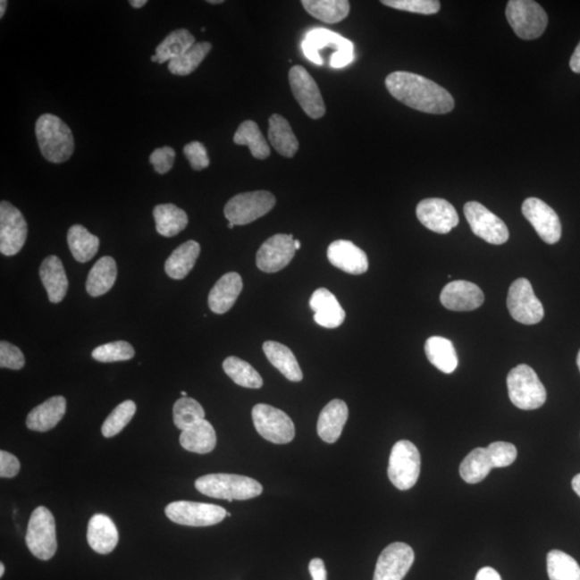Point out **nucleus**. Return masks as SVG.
<instances>
[{
	"label": "nucleus",
	"mask_w": 580,
	"mask_h": 580,
	"mask_svg": "<svg viewBox=\"0 0 580 580\" xmlns=\"http://www.w3.org/2000/svg\"><path fill=\"white\" fill-rule=\"evenodd\" d=\"M475 580H502L496 569L486 567L478 571Z\"/></svg>",
	"instance_id": "53"
},
{
	"label": "nucleus",
	"mask_w": 580,
	"mask_h": 580,
	"mask_svg": "<svg viewBox=\"0 0 580 580\" xmlns=\"http://www.w3.org/2000/svg\"><path fill=\"white\" fill-rule=\"evenodd\" d=\"M26 545L36 558L50 560L57 551L56 524L55 516L45 507L37 508L30 516Z\"/></svg>",
	"instance_id": "6"
},
{
	"label": "nucleus",
	"mask_w": 580,
	"mask_h": 580,
	"mask_svg": "<svg viewBox=\"0 0 580 580\" xmlns=\"http://www.w3.org/2000/svg\"><path fill=\"white\" fill-rule=\"evenodd\" d=\"M88 542L90 548L100 555H108L119 542V532L109 516L96 514L88 526Z\"/></svg>",
	"instance_id": "23"
},
{
	"label": "nucleus",
	"mask_w": 580,
	"mask_h": 580,
	"mask_svg": "<svg viewBox=\"0 0 580 580\" xmlns=\"http://www.w3.org/2000/svg\"><path fill=\"white\" fill-rule=\"evenodd\" d=\"M289 79L292 94L305 113L313 120L322 119L326 114V105L315 80L302 66L292 67Z\"/></svg>",
	"instance_id": "15"
},
{
	"label": "nucleus",
	"mask_w": 580,
	"mask_h": 580,
	"mask_svg": "<svg viewBox=\"0 0 580 580\" xmlns=\"http://www.w3.org/2000/svg\"><path fill=\"white\" fill-rule=\"evenodd\" d=\"M21 463L17 457L8 451H0V476L13 478L19 475Z\"/></svg>",
	"instance_id": "51"
},
{
	"label": "nucleus",
	"mask_w": 580,
	"mask_h": 580,
	"mask_svg": "<svg viewBox=\"0 0 580 580\" xmlns=\"http://www.w3.org/2000/svg\"><path fill=\"white\" fill-rule=\"evenodd\" d=\"M487 449L491 452L494 467H507L517 458V450L507 441H494Z\"/></svg>",
	"instance_id": "47"
},
{
	"label": "nucleus",
	"mask_w": 580,
	"mask_h": 580,
	"mask_svg": "<svg viewBox=\"0 0 580 580\" xmlns=\"http://www.w3.org/2000/svg\"><path fill=\"white\" fill-rule=\"evenodd\" d=\"M167 517L173 523L189 526H209L220 524L228 516L218 505L178 501L166 508Z\"/></svg>",
	"instance_id": "12"
},
{
	"label": "nucleus",
	"mask_w": 580,
	"mask_h": 580,
	"mask_svg": "<svg viewBox=\"0 0 580 580\" xmlns=\"http://www.w3.org/2000/svg\"><path fill=\"white\" fill-rule=\"evenodd\" d=\"M494 469L491 452L487 447H478L465 458L460 466V476L467 483H477L485 480Z\"/></svg>",
	"instance_id": "36"
},
{
	"label": "nucleus",
	"mask_w": 580,
	"mask_h": 580,
	"mask_svg": "<svg viewBox=\"0 0 580 580\" xmlns=\"http://www.w3.org/2000/svg\"><path fill=\"white\" fill-rule=\"evenodd\" d=\"M415 560L412 547L406 542H392L377 560L374 580H403Z\"/></svg>",
	"instance_id": "17"
},
{
	"label": "nucleus",
	"mask_w": 580,
	"mask_h": 580,
	"mask_svg": "<svg viewBox=\"0 0 580 580\" xmlns=\"http://www.w3.org/2000/svg\"><path fill=\"white\" fill-rule=\"evenodd\" d=\"M308 571H310L313 580H327L326 567H324L322 559H312L310 564H308Z\"/></svg>",
	"instance_id": "52"
},
{
	"label": "nucleus",
	"mask_w": 580,
	"mask_h": 580,
	"mask_svg": "<svg viewBox=\"0 0 580 580\" xmlns=\"http://www.w3.org/2000/svg\"><path fill=\"white\" fill-rule=\"evenodd\" d=\"M268 137L271 145L282 156L291 158L299 150V142L284 116L273 114L269 119Z\"/></svg>",
	"instance_id": "28"
},
{
	"label": "nucleus",
	"mask_w": 580,
	"mask_h": 580,
	"mask_svg": "<svg viewBox=\"0 0 580 580\" xmlns=\"http://www.w3.org/2000/svg\"><path fill=\"white\" fill-rule=\"evenodd\" d=\"M242 290L243 281L240 274L229 273L223 275L210 291V310L220 315L231 310Z\"/></svg>",
	"instance_id": "24"
},
{
	"label": "nucleus",
	"mask_w": 580,
	"mask_h": 580,
	"mask_svg": "<svg viewBox=\"0 0 580 580\" xmlns=\"http://www.w3.org/2000/svg\"><path fill=\"white\" fill-rule=\"evenodd\" d=\"M508 390L510 401L524 411L544 406L547 392L536 372L526 365H519L508 375Z\"/></svg>",
	"instance_id": "5"
},
{
	"label": "nucleus",
	"mask_w": 580,
	"mask_h": 580,
	"mask_svg": "<svg viewBox=\"0 0 580 580\" xmlns=\"http://www.w3.org/2000/svg\"><path fill=\"white\" fill-rule=\"evenodd\" d=\"M382 4L401 12L424 15L438 13L441 9V3L436 0H382Z\"/></svg>",
	"instance_id": "46"
},
{
	"label": "nucleus",
	"mask_w": 580,
	"mask_h": 580,
	"mask_svg": "<svg viewBox=\"0 0 580 580\" xmlns=\"http://www.w3.org/2000/svg\"><path fill=\"white\" fill-rule=\"evenodd\" d=\"M118 278V265L110 256L100 258L90 269L87 280V290L92 297L106 294Z\"/></svg>",
	"instance_id": "32"
},
{
	"label": "nucleus",
	"mask_w": 580,
	"mask_h": 580,
	"mask_svg": "<svg viewBox=\"0 0 580 580\" xmlns=\"http://www.w3.org/2000/svg\"><path fill=\"white\" fill-rule=\"evenodd\" d=\"M130 4H131L132 7L136 9H140L142 7H145L147 2V0H131Z\"/></svg>",
	"instance_id": "56"
},
{
	"label": "nucleus",
	"mask_w": 580,
	"mask_h": 580,
	"mask_svg": "<svg viewBox=\"0 0 580 580\" xmlns=\"http://www.w3.org/2000/svg\"><path fill=\"white\" fill-rule=\"evenodd\" d=\"M507 18L515 34L524 40L540 38L548 25L545 10L534 0H510Z\"/></svg>",
	"instance_id": "7"
},
{
	"label": "nucleus",
	"mask_w": 580,
	"mask_h": 580,
	"mask_svg": "<svg viewBox=\"0 0 580 580\" xmlns=\"http://www.w3.org/2000/svg\"><path fill=\"white\" fill-rule=\"evenodd\" d=\"M577 366H578V369L580 371V350H579V353L577 355Z\"/></svg>",
	"instance_id": "61"
},
{
	"label": "nucleus",
	"mask_w": 580,
	"mask_h": 580,
	"mask_svg": "<svg viewBox=\"0 0 580 580\" xmlns=\"http://www.w3.org/2000/svg\"><path fill=\"white\" fill-rule=\"evenodd\" d=\"M424 352L431 364L443 374L456 371L458 357L454 344L443 337H431L425 340Z\"/></svg>",
	"instance_id": "33"
},
{
	"label": "nucleus",
	"mask_w": 580,
	"mask_h": 580,
	"mask_svg": "<svg viewBox=\"0 0 580 580\" xmlns=\"http://www.w3.org/2000/svg\"><path fill=\"white\" fill-rule=\"evenodd\" d=\"M135 349L132 345L125 340L106 343L98 346L93 350L92 357L100 363H118L134 358Z\"/></svg>",
	"instance_id": "45"
},
{
	"label": "nucleus",
	"mask_w": 580,
	"mask_h": 580,
	"mask_svg": "<svg viewBox=\"0 0 580 580\" xmlns=\"http://www.w3.org/2000/svg\"><path fill=\"white\" fill-rule=\"evenodd\" d=\"M4 563H0V577H3V576H4Z\"/></svg>",
	"instance_id": "59"
},
{
	"label": "nucleus",
	"mask_w": 580,
	"mask_h": 580,
	"mask_svg": "<svg viewBox=\"0 0 580 580\" xmlns=\"http://www.w3.org/2000/svg\"><path fill=\"white\" fill-rule=\"evenodd\" d=\"M301 4L313 18L328 24L340 22L350 12L348 0H303Z\"/></svg>",
	"instance_id": "35"
},
{
	"label": "nucleus",
	"mask_w": 580,
	"mask_h": 580,
	"mask_svg": "<svg viewBox=\"0 0 580 580\" xmlns=\"http://www.w3.org/2000/svg\"><path fill=\"white\" fill-rule=\"evenodd\" d=\"M573 491L576 492L580 498V475H577L572 481Z\"/></svg>",
	"instance_id": "55"
},
{
	"label": "nucleus",
	"mask_w": 580,
	"mask_h": 580,
	"mask_svg": "<svg viewBox=\"0 0 580 580\" xmlns=\"http://www.w3.org/2000/svg\"><path fill=\"white\" fill-rule=\"evenodd\" d=\"M295 248H296L297 251H298V249L301 248V243H300L299 240H295Z\"/></svg>",
	"instance_id": "60"
},
{
	"label": "nucleus",
	"mask_w": 580,
	"mask_h": 580,
	"mask_svg": "<svg viewBox=\"0 0 580 580\" xmlns=\"http://www.w3.org/2000/svg\"><path fill=\"white\" fill-rule=\"evenodd\" d=\"M205 416L204 408L193 398L183 397L174 403L173 422L180 430L184 431L193 427V425L204 420Z\"/></svg>",
	"instance_id": "43"
},
{
	"label": "nucleus",
	"mask_w": 580,
	"mask_h": 580,
	"mask_svg": "<svg viewBox=\"0 0 580 580\" xmlns=\"http://www.w3.org/2000/svg\"><path fill=\"white\" fill-rule=\"evenodd\" d=\"M302 50L307 60L318 66L342 68L354 58L352 42L324 29L308 31L302 42Z\"/></svg>",
	"instance_id": "2"
},
{
	"label": "nucleus",
	"mask_w": 580,
	"mask_h": 580,
	"mask_svg": "<svg viewBox=\"0 0 580 580\" xmlns=\"http://www.w3.org/2000/svg\"><path fill=\"white\" fill-rule=\"evenodd\" d=\"M136 411L137 407L134 401L122 402L105 420L103 427H101V433L105 438H112V436L119 434L130 423L132 417L135 416Z\"/></svg>",
	"instance_id": "44"
},
{
	"label": "nucleus",
	"mask_w": 580,
	"mask_h": 580,
	"mask_svg": "<svg viewBox=\"0 0 580 580\" xmlns=\"http://www.w3.org/2000/svg\"><path fill=\"white\" fill-rule=\"evenodd\" d=\"M523 214L535 229L537 235L548 244L560 241L562 227L557 213L552 207L539 198L525 199L523 204Z\"/></svg>",
	"instance_id": "16"
},
{
	"label": "nucleus",
	"mask_w": 580,
	"mask_h": 580,
	"mask_svg": "<svg viewBox=\"0 0 580 580\" xmlns=\"http://www.w3.org/2000/svg\"><path fill=\"white\" fill-rule=\"evenodd\" d=\"M349 418V408L346 403L339 399L330 401L323 408L318 417L317 433L326 443L332 444L342 434V431Z\"/></svg>",
	"instance_id": "25"
},
{
	"label": "nucleus",
	"mask_w": 580,
	"mask_h": 580,
	"mask_svg": "<svg viewBox=\"0 0 580 580\" xmlns=\"http://www.w3.org/2000/svg\"><path fill=\"white\" fill-rule=\"evenodd\" d=\"M24 366L25 358L22 350L7 340H2L0 342V366L3 369L21 370L24 368Z\"/></svg>",
	"instance_id": "48"
},
{
	"label": "nucleus",
	"mask_w": 580,
	"mask_h": 580,
	"mask_svg": "<svg viewBox=\"0 0 580 580\" xmlns=\"http://www.w3.org/2000/svg\"><path fill=\"white\" fill-rule=\"evenodd\" d=\"M181 393H182V396H183V397H188V393H186V391H182V392H181Z\"/></svg>",
	"instance_id": "64"
},
{
	"label": "nucleus",
	"mask_w": 580,
	"mask_h": 580,
	"mask_svg": "<svg viewBox=\"0 0 580 580\" xmlns=\"http://www.w3.org/2000/svg\"><path fill=\"white\" fill-rule=\"evenodd\" d=\"M385 85L392 97L414 110L446 114L455 108V100L449 90L419 74L392 72L386 78Z\"/></svg>",
	"instance_id": "1"
},
{
	"label": "nucleus",
	"mask_w": 580,
	"mask_h": 580,
	"mask_svg": "<svg viewBox=\"0 0 580 580\" xmlns=\"http://www.w3.org/2000/svg\"><path fill=\"white\" fill-rule=\"evenodd\" d=\"M66 399L55 396L35 408L26 419L28 428L37 433H46L56 427L66 414Z\"/></svg>",
	"instance_id": "26"
},
{
	"label": "nucleus",
	"mask_w": 580,
	"mask_h": 580,
	"mask_svg": "<svg viewBox=\"0 0 580 580\" xmlns=\"http://www.w3.org/2000/svg\"><path fill=\"white\" fill-rule=\"evenodd\" d=\"M29 226L17 207L8 201L0 204V252L14 256L23 248L28 239Z\"/></svg>",
	"instance_id": "13"
},
{
	"label": "nucleus",
	"mask_w": 580,
	"mask_h": 580,
	"mask_svg": "<svg viewBox=\"0 0 580 580\" xmlns=\"http://www.w3.org/2000/svg\"><path fill=\"white\" fill-rule=\"evenodd\" d=\"M212 50L210 42H196L182 56L169 62V71L174 76H189L201 65L205 58Z\"/></svg>",
	"instance_id": "41"
},
{
	"label": "nucleus",
	"mask_w": 580,
	"mask_h": 580,
	"mask_svg": "<svg viewBox=\"0 0 580 580\" xmlns=\"http://www.w3.org/2000/svg\"><path fill=\"white\" fill-rule=\"evenodd\" d=\"M440 299L447 310L469 312L482 307L485 296L480 287L471 282L452 281L441 290Z\"/></svg>",
	"instance_id": "20"
},
{
	"label": "nucleus",
	"mask_w": 580,
	"mask_h": 580,
	"mask_svg": "<svg viewBox=\"0 0 580 580\" xmlns=\"http://www.w3.org/2000/svg\"><path fill=\"white\" fill-rule=\"evenodd\" d=\"M297 249L292 235L270 237L258 249L256 265L265 273H275L283 270L295 257Z\"/></svg>",
	"instance_id": "18"
},
{
	"label": "nucleus",
	"mask_w": 580,
	"mask_h": 580,
	"mask_svg": "<svg viewBox=\"0 0 580 580\" xmlns=\"http://www.w3.org/2000/svg\"><path fill=\"white\" fill-rule=\"evenodd\" d=\"M216 433L207 420H201L193 427L182 431L180 443L183 449L196 454H209L216 446Z\"/></svg>",
	"instance_id": "31"
},
{
	"label": "nucleus",
	"mask_w": 580,
	"mask_h": 580,
	"mask_svg": "<svg viewBox=\"0 0 580 580\" xmlns=\"http://www.w3.org/2000/svg\"><path fill=\"white\" fill-rule=\"evenodd\" d=\"M223 369L237 385L259 390L264 385L263 377L251 365L238 357L223 360Z\"/></svg>",
	"instance_id": "40"
},
{
	"label": "nucleus",
	"mask_w": 580,
	"mask_h": 580,
	"mask_svg": "<svg viewBox=\"0 0 580 580\" xmlns=\"http://www.w3.org/2000/svg\"><path fill=\"white\" fill-rule=\"evenodd\" d=\"M174 161L175 151L170 147L156 148L150 156V163L159 174L168 173L172 169Z\"/></svg>",
	"instance_id": "50"
},
{
	"label": "nucleus",
	"mask_w": 580,
	"mask_h": 580,
	"mask_svg": "<svg viewBox=\"0 0 580 580\" xmlns=\"http://www.w3.org/2000/svg\"><path fill=\"white\" fill-rule=\"evenodd\" d=\"M39 274L49 300L52 303L63 301L67 295L68 279L62 260L55 255L46 257L40 265Z\"/></svg>",
	"instance_id": "27"
},
{
	"label": "nucleus",
	"mask_w": 580,
	"mask_h": 580,
	"mask_svg": "<svg viewBox=\"0 0 580 580\" xmlns=\"http://www.w3.org/2000/svg\"><path fill=\"white\" fill-rule=\"evenodd\" d=\"M151 60H152V62H154V63H158V58H157L156 55H153V56L151 57Z\"/></svg>",
	"instance_id": "62"
},
{
	"label": "nucleus",
	"mask_w": 580,
	"mask_h": 580,
	"mask_svg": "<svg viewBox=\"0 0 580 580\" xmlns=\"http://www.w3.org/2000/svg\"><path fill=\"white\" fill-rule=\"evenodd\" d=\"M465 215L467 223L477 237L494 246H501L508 242L509 232L507 225L489 211L480 202L470 201L465 206Z\"/></svg>",
	"instance_id": "14"
},
{
	"label": "nucleus",
	"mask_w": 580,
	"mask_h": 580,
	"mask_svg": "<svg viewBox=\"0 0 580 580\" xmlns=\"http://www.w3.org/2000/svg\"><path fill=\"white\" fill-rule=\"evenodd\" d=\"M419 450L412 441L402 440L392 447L388 466V477L399 491H408L417 483L420 475Z\"/></svg>",
	"instance_id": "8"
},
{
	"label": "nucleus",
	"mask_w": 580,
	"mask_h": 580,
	"mask_svg": "<svg viewBox=\"0 0 580 580\" xmlns=\"http://www.w3.org/2000/svg\"><path fill=\"white\" fill-rule=\"evenodd\" d=\"M196 44V39L190 31L181 29L172 31L156 47V56L159 63L172 62L188 52Z\"/></svg>",
	"instance_id": "38"
},
{
	"label": "nucleus",
	"mask_w": 580,
	"mask_h": 580,
	"mask_svg": "<svg viewBox=\"0 0 580 580\" xmlns=\"http://www.w3.org/2000/svg\"><path fill=\"white\" fill-rule=\"evenodd\" d=\"M569 67H571L573 72L580 73V42L573 53L571 61H569Z\"/></svg>",
	"instance_id": "54"
},
{
	"label": "nucleus",
	"mask_w": 580,
	"mask_h": 580,
	"mask_svg": "<svg viewBox=\"0 0 580 580\" xmlns=\"http://www.w3.org/2000/svg\"><path fill=\"white\" fill-rule=\"evenodd\" d=\"M308 303L314 311V321L319 326L334 329L343 324L345 311L337 298L327 289H318L314 291Z\"/></svg>",
	"instance_id": "22"
},
{
	"label": "nucleus",
	"mask_w": 580,
	"mask_h": 580,
	"mask_svg": "<svg viewBox=\"0 0 580 580\" xmlns=\"http://www.w3.org/2000/svg\"><path fill=\"white\" fill-rule=\"evenodd\" d=\"M275 202V197L270 191H249L232 197L226 204L223 214L235 226L248 225L268 214Z\"/></svg>",
	"instance_id": "9"
},
{
	"label": "nucleus",
	"mask_w": 580,
	"mask_h": 580,
	"mask_svg": "<svg viewBox=\"0 0 580 580\" xmlns=\"http://www.w3.org/2000/svg\"><path fill=\"white\" fill-rule=\"evenodd\" d=\"M330 264L346 273L359 275L369 269L366 254L352 241L337 240L330 244L327 251Z\"/></svg>",
	"instance_id": "21"
},
{
	"label": "nucleus",
	"mask_w": 580,
	"mask_h": 580,
	"mask_svg": "<svg viewBox=\"0 0 580 580\" xmlns=\"http://www.w3.org/2000/svg\"><path fill=\"white\" fill-rule=\"evenodd\" d=\"M8 6V2L7 0H2L0 2V18H4V13H6V9Z\"/></svg>",
	"instance_id": "57"
},
{
	"label": "nucleus",
	"mask_w": 580,
	"mask_h": 580,
	"mask_svg": "<svg viewBox=\"0 0 580 580\" xmlns=\"http://www.w3.org/2000/svg\"><path fill=\"white\" fill-rule=\"evenodd\" d=\"M156 231L159 235L172 238L179 235L189 225L186 212L172 204L158 205L153 210Z\"/></svg>",
	"instance_id": "34"
},
{
	"label": "nucleus",
	"mask_w": 580,
	"mask_h": 580,
	"mask_svg": "<svg viewBox=\"0 0 580 580\" xmlns=\"http://www.w3.org/2000/svg\"><path fill=\"white\" fill-rule=\"evenodd\" d=\"M417 218L429 231L446 235L459 223V216L449 201L428 198L420 201L416 209Z\"/></svg>",
	"instance_id": "19"
},
{
	"label": "nucleus",
	"mask_w": 580,
	"mask_h": 580,
	"mask_svg": "<svg viewBox=\"0 0 580 580\" xmlns=\"http://www.w3.org/2000/svg\"><path fill=\"white\" fill-rule=\"evenodd\" d=\"M207 3H209L211 4H223V0H209V2H207Z\"/></svg>",
	"instance_id": "58"
},
{
	"label": "nucleus",
	"mask_w": 580,
	"mask_h": 580,
	"mask_svg": "<svg viewBox=\"0 0 580 580\" xmlns=\"http://www.w3.org/2000/svg\"><path fill=\"white\" fill-rule=\"evenodd\" d=\"M36 137L42 156L47 162L62 164L72 156V131L58 116L49 113L39 116L36 122Z\"/></svg>",
	"instance_id": "3"
},
{
	"label": "nucleus",
	"mask_w": 580,
	"mask_h": 580,
	"mask_svg": "<svg viewBox=\"0 0 580 580\" xmlns=\"http://www.w3.org/2000/svg\"><path fill=\"white\" fill-rule=\"evenodd\" d=\"M547 573L551 580H580V567L574 558L561 551L547 555Z\"/></svg>",
	"instance_id": "42"
},
{
	"label": "nucleus",
	"mask_w": 580,
	"mask_h": 580,
	"mask_svg": "<svg viewBox=\"0 0 580 580\" xmlns=\"http://www.w3.org/2000/svg\"><path fill=\"white\" fill-rule=\"evenodd\" d=\"M201 248L198 242L189 240L175 248L164 264V270L169 278L183 280L195 267L200 255Z\"/></svg>",
	"instance_id": "29"
},
{
	"label": "nucleus",
	"mask_w": 580,
	"mask_h": 580,
	"mask_svg": "<svg viewBox=\"0 0 580 580\" xmlns=\"http://www.w3.org/2000/svg\"><path fill=\"white\" fill-rule=\"evenodd\" d=\"M264 353L267 356L268 360L287 380L291 382H301L303 374L299 364L295 357L291 349L284 344L275 342V340H267L263 346Z\"/></svg>",
	"instance_id": "30"
},
{
	"label": "nucleus",
	"mask_w": 580,
	"mask_h": 580,
	"mask_svg": "<svg viewBox=\"0 0 580 580\" xmlns=\"http://www.w3.org/2000/svg\"><path fill=\"white\" fill-rule=\"evenodd\" d=\"M233 142L238 146H247L253 157L267 159L270 156V147L262 131L254 121H244L233 136Z\"/></svg>",
	"instance_id": "39"
},
{
	"label": "nucleus",
	"mask_w": 580,
	"mask_h": 580,
	"mask_svg": "<svg viewBox=\"0 0 580 580\" xmlns=\"http://www.w3.org/2000/svg\"><path fill=\"white\" fill-rule=\"evenodd\" d=\"M508 308L516 322L536 324L544 318V307L534 294V287L526 279L516 280L509 287Z\"/></svg>",
	"instance_id": "11"
},
{
	"label": "nucleus",
	"mask_w": 580,
	"mask_h": 580,
	"mask_svg": "<svg viewBox=\"0 0 580 580\" xmlns=\"http://www.w3.org/2000/svg\"><path fill=\"white\" fill-rule=\"evenodd\" d=\"M252 417L257 433L271 443L287 444L294 440L295 424L281 409L259 403L254 407Z\"/></svg>",
	"instance_id": "10"
},
{
	"label": "nucleus",
	"mask_w": 580,
	"mask_h": 580,
	"mask_svg": "<svg viewBox=\"0 0 580 580\" xmlns=\"http://www.w3.org/2000/svg\"><path fill=\"white\" fill-rule=\"evenodd\" d=\"M67 242L73 258L81 264L93 259L100 246L99 238L92 235L82 225H73L69 229Z\"/></svg>",
	"instance_id": "37"
},
{
	"label": "nucleus",
	"mask_w": 580,
	"mask_h": 580,
	"mask_svg": "<svg viewBox=\"0 0 580 580\" xmlns=\"http://www.w3.org/2000/svg\"><path fill=\"white\" fill-rule=\"evenodd\" d=\"M184 156L188 158L190 167L196 172H201L210 164L206 148L201 142L193 141L184 147Z\"/></svg>",
	"instance_id": "49"
},
{
	"label": "nucleus",
	"mask_w": 580,
	"mask_h": 580,
	"mask_svg": "<svg viewBox=\"0 0 580 580\" xmlns=\"http://www.w3.org/2000/svg\"><path fill=\"white\" fill-rule=\"evenodd\" d=\"M228 227H229V229H232L233 227H235V225H233V223H229Z\"/></svg>",
	"instance_id": "63"
},
{
	"label": "nucleus",
	"mask_w": 580,
	"mask_h": 580,
	"mask_svg": "<svg viewBox=\"0 0 580 580\" xmlns=\"http://www.w3.org/2000/svg\"><path fill=\"white\" fill-rule=\"evenodd\" d=\"M195 487L205 496L228 500L229 502H232L233 500L243 501V500L256 498L264 491L262 483L251 477L225 475V473L199 477L195 483Z\"/></svg>",
	"instance_id": "4"
}]
</instances>
